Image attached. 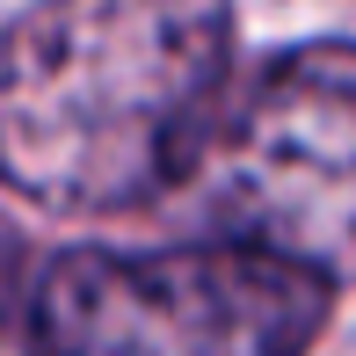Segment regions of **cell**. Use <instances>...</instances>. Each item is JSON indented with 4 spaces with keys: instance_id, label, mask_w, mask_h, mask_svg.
<instances>
[{
    "instance_id": "cell-2",
    "label": "cell",
    "mask_w": 356,
    "mask_h": 356,
    "mask_svg": "<svg viewBox=\"0 0 356 356\" xmlns=\"http://www.w3.org/2000/svg\"><path fill=\"white\" fill-rule=\"evenodd\" d=\"M334 291L269 248H73L29 291L22 356H305Z\"/></svg>"
},
{
    "instance_id": "cell-1",
    "label": "cell",
    "mask_w": 356,
    "mask_h": 356,
    "mask_svg": "<svg viewBox=\"0 0 356 356\" xmlns=\"http://www.w3.org/2000/svg\"><path fill=\"white\" fill-rule=\"evenodd\" d=\"M233 0H29L0 58V168L44 211H131L225 124Z\"/></svg>"
},
{
    "instance_id": "cell-3",
    "label": "cell",
    "mask_w": 356,
    "mask_h": 356,
    "mask_svg": "<svg viewBox=\"0 0 356 356\" xmlns=\"http://www.w3.org/2000/svg\"><path fill=\"white\" fill-rule=\"evenodd\" d=\"M189 182L225 240L356 284V44L320 37L269 58Z\"/></svg>"
}]
</instances>
